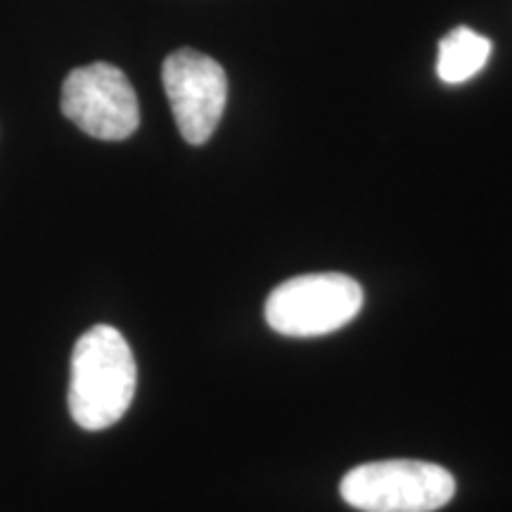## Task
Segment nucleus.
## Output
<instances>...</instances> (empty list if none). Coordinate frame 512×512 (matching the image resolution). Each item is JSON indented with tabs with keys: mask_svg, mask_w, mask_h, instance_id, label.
I'll return each instance as SVG.
<instances>
[{
	"mask_svg": "<svg viewBox=\"0 0 512 512\" xmlns=\"http://www.w3.org/2000/svg\"><path fill=\"white\" fill-rule=\"evenodd\" d=\"M136 382V358L124 335L112 325H93L74 344L69 413L83 430H107L126 415Z\"/></svg>",
	"mask_w": 512,
	"mask_h": 512,
	"instance_id": "1",
	"label": "nucleus"
},
{
	"mask_svg": "<svg viewBox=\"0 0 512 512\" xmlns=\"http://www.w3.org/2000/svg\"><path fill=\"white\" fill-rule=\"evenodd\" d=\"M162 81L181 136L190 145L207 143L228 100V79L221 64L197 50H176L164 60Z\"/></svg>",
	"mask_w": 512,
	"mask_h": 512,
	"instance_id": "5",
	"label": "nucleus"
},
{
	"mask_svg": "<svg viewBox=\"0 0 512 512\" xmlns=\"http://www.w3.org/2000/svg\"><path fill=\"white\" fill-rule=\"evenodd\" d=\"M339 494L361 512H434L451 503L456 479L425 460H377L347 472Z\"/></svg>",
	"mask_w": 512,
	"mask_h": 512,
	"instance_id": "2",
	"label": "nucleus"
},
{
	"mask_svg": "<svg viewBox=\"0 0 512 512\" xmlns=\"http://www.w3.org/2000/svg\"><path fill=\"white\" fill-rule=\"evenodd\" d=\"M491 55V41L477 31L458 27L439 41L437 74L444 83H465L486 67Z\"/></svg>",
	"mask_w": 512,
	"mask_h": 512,
	"instance_id": "6",
	"label": "nucleus"
},
{
	"mask_svg": "<svg viewBox=\"0 0 512 512\" xmlns=\"http://www.w3.org/2000/svg\"><path fill=\"white\" fill-rule=\"evenodd\" d=\"M363 287L344 273H309L268 294L266 323L285 337H323L363 309Z\"/></svg>",
	"mask_w": 512,
	"mask_h": 512,
	"instance_id": "3",
	"label": "nucleus"
},
{
	"mask_svg": "<svg viewBox=\"0 0 512 512\" xmlns=\"http://www.w3.org/2000/svg\"><path fill=\"white\" fill-rule=\"evenodd\" d=\"M62 112L98 140H126L140 124L138 95L128 76L107 62L69 72L62 83Z\"/></svg>",
	"mask_w": 512,
	"mask_h": 512,
	"instance_id": "4",
	"label": "nucleus"
}]
</instances>
